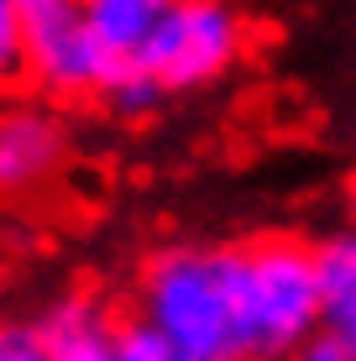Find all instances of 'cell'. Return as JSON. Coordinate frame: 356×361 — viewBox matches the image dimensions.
Segmentation results:
<instances>
[{"instance_id":"cell-6","label":"cell","mask_w":356,"mask_h":361,"mask_svg":"<svg viewBox=\"0 0 356 361\" xmlns=\"http://www.w3.org/2000/svg\"><path fill=\"white\" fill-rule=\"evenodd\" d=\"M37 330L47 341V361H116L110 325H105L94 298H63V304H53Z\"/></svg>"},{"instance_id":"cell-9","label":"cell","mask_w":356,"mask_h":361,"mask_svg":"<svg viewBox=\"0 0 356 361\" xmlns=\"http://www.w3.org/2000/svg\"><path fill=\"white\" fill-rule=\"evenodd\" d=\"M110 351H116V361H194L152 319H121V325H110Z\"/></svg>"},{"instance_id":"cell-13","label":"cell","mask_w":356,"mask_h":361,"mask_svg":"<svg viewBox=\"0 0 356 361\" xmlns=\"http://www.w3.org/2000/svg\"><path fill=\"white\" fill-rule=\"evenodd\" d=\"M0 361H47V341H42V330L6 325V330H0Z\"/></svg>"},{"instance_id":"cell-5","label":"cell","mask_w":356,"mask_h":361,"mask_svg":"<svg viewBox=\"0 0 356 361\" xmlns=\"http://www.w3.org/2000/svg\"><path fill=\"white\" fill-rule=\"evenodd\" d=\"M63 126L47 110H6L0 116V199H27L63 168Z\"/></svg>"},{"instance_id":"cell-12","label":"cell","mask_w":356,"mask_h":361,"mask_svg":"<svg viewBox=\"0 0 356 361\" xmlns=\"http://www.w3.org/2000/svg\"><path fill=\"white\" fill-rule=\"evenodd\" d=\"M299 361H356V330L314 325L299 341Z\"/></svg>"},{"instance_id":"cell-7","label":"cell","mask_w":356,"mask_h":361,"mask_svg":"<svg viewBox=\"0 0 356 361\" xmlns=\"http://www.w3.org/2000/svg\"><path fill=\"white\" fill-rule=\"evenodd\" d=\"M90 32L100 37V47L116 63H131L142 47V37L152 32V21L168 11V0H79Z\"/></svg>"},{"instance_id":"cell-10","label":"cell","mask_w":356,"mask_h":361,"mask_svg":"<svg viewBox=\"0 0 356 361\" xmlns=\"http://www.w3.org/2000/svg\"><path fill=\"white\" fill-rule=\"evenodd\" d=\"M163 94H168V90H163L147 68H137V63H121L116 73H110V84L100 90V99L116 110V116H147Z\"/></svg>"},{"instance_id":"cell-11","label":"cell","mask_w":356,"mask_h":361,"mask_svg":"<svg viewBox=\"0 0 356 361\" xmlns=\"http://www.w3.org/2000/svg\"><path fill=\"white\" fill-rule=\"evenodd\" d=\"M27 79V47H21V21L16 0H0V90Z\"/></svg>"},{"instance_id":"cell-4","label":"cell","mask_w":356,"mask_h":361,"mask_svg":"<svg viewBox=\"0 0 356 361\" xmlns=\"http://www.w3.org/2000/svg\"><path fill=\"white\" fill-rule=\"evenodd\" d=\"M21 47H27V73L42 90L63 99H90L110 84L121 63L90 32L79 0H16Z\"/></svg>"},{"instance_id":"cell-14","label":"cell","mask_w":356,"mask_h":361,"mask_svg":"<svg viewBox=\"0 0 356 361\" xmlns=\"http://www.w3.org/2000/svg\"><path fill=\"white\" fill-rule=\"evenodd\" d=\"M351 194H356V189H351Z\"/></svg>"},{"instance_id":"cell-8","label":"cell","mask_w":356,"mask_h":361,"mask_svg":"<svg viewBox=\"0 0 356 361\" xmlns=\"http://www.w3.org/2000/svg\"><path fill=\"white\" fill-rule=\"evenodd\" d=\"M314 278H320V325L356 330V235L314 246Z\"/></svg>"},{"instance_id":"cell-2","label":"cell","mask_w":356,"mask_h":361,"mask_svg":"<svg viewBox=\"0 0 356 361\" xmlns=\"http://www.w3.org/2000/svg\"><path fill=\"white\" fill-rule=\"evenodd\" d=\"M142 319H152L183 356L194 361H247L231 304L226 246L220 252H178L152 257L142 272Z\"/></svg>"},{"instance_id":"cell-1","label":"cell","mask_w":356,"mask_h":361,"mask_svg":"<svg viewBox=\"0 0 356 361\" xmlns=\"http://www.w3.org/2000/svg\"><path fill=\"white\" fill-rule=\"evenodd\" d=\"M226 272L247 361H278L299 351V341L320 325V278L304 241L262 235L247 246H226Z\"/></svg>"},{"instance_id":"cell-3","label":"cell","mask_w":356,"mask_h":361,"mask_svg":"<svg viewBox=\"0 0 356 361\" xmlns=\"http://www.w3.org/2000/svg\"><path fill=\"white\" fill-rule=\"evenodd\" d=\"M247 53V21L220 0H168L152 21L131 63L147 68L163 90H200L215 84Z\"/></svg>"}]
</instances>
